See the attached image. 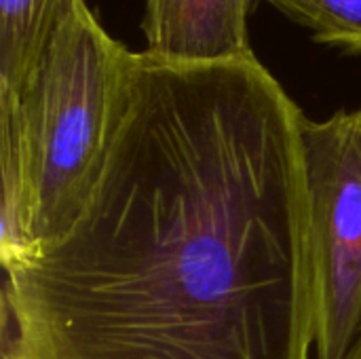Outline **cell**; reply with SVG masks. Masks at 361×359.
I'll return each instance as SVG.
<instances>
[{
  "mask_svg": "<svg viewBox=\"0 0 361 359\" xmlns=\"http://www.w3.org/2000/svg\"><path fill=\"white\" fill-rule=\"evenodd\" d=\"M302 121L254 51L135 53L82 212L4 271V359H311Z\"/></svg>",
  "mask_w": 361,
  "mask_h": 359,
  "instance_id": "1",
  "label": "cell"
},
{
  "mask_svg": "<svg viewBox=\"0 0 361 359\" xmlns=\"http://www.w3.org/2000/svg\"><path fill=\"white\" fill-rule=\"evenodd\" d=\"M133 57L82 0L19 99L0 106L4 271L55 243L82 212L118 125Z\"/></svg>",
  "mask_w": 361,
  "mask_h": 359,
  "instance_id": "2",
  "label": "cell"
},
{
  "mask_svg": "<svg viewBox=\"0 0 361 359\" xmlns=\"http://www.w3.org/2000/svg\"><path fill=\"white\" fill-rule=\"evenodd\" d=\"M315 358L347 359L361 334V108L302 121Z\"/></svg>",
  "mask_w": 361,
  "mask_h": 359,
  "instance_id": "3",
  "label": "cell"
},
{
  "mask_svg": "<svg viewBox=\"0 0 361 359\" xmlns=\"http://www.w3.org/2000/svg\"><path fill=\"white\" fill-rule=\"evenodd\" d=\"M256 0H146V53L176 63L224 61L252 53L247 17Z\"/></svg>",
  "mask_w": 361,
  "mask_h": 359,
  "instance_id": "4",
  "label": "cell"
},
{
  "mask_svg": "<svg viewBox=\"0 0 361 359\" xmlns=\"http://www.w3.org/2000/svg\"><path fill=\"white\" fill-rule=\"evenodd\" d=\"M82 0H0V106L19 99L49 42Z\"/></svg>",
  "mask_w": 361,
  "mask_h": 359,
  "instance_id": "5",
  "label": "cell"
},
{
  "mask_svg": "<svg viewBox=\"0 0 361 359\" xmlns=\"http://www.w3.org/2000/svg\"><path fill=\"white\" fill-rule=\"evenodd\" d=\"M315 40L361 55V0H269Z\"/></svg>",
  "mask_w": 361,
  "mask_h": 359,
  "instance_id": "6",
  "label": "cell"
},
{
  "mask_svg": "<svg viewBox=\"0 0 361 359\" xmlns=\"http://www.w3.org/2000/svg\"><path fill=\"white\" fill-rule=\"evenodd\" d=\"M347 359H361V334L357 336V341H355V345H353V349L347 355Z\"/></svg>",
  "mask_w": 361,
  "mask_h": 359,
  "instance_id": "7",
  "label": "cell"
}]
</instances>
